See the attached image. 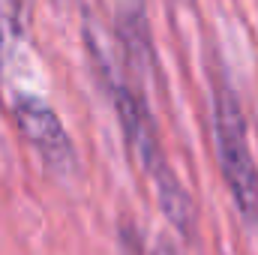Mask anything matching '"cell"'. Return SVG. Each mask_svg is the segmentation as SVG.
<instances>
[{
    "instance_id": "1",
    "label": "cell",
    "mask_w": 258,
    "mask_h": 255,
    "mask_svg": "<svg viewBox=\"0 0 258 255\" xmlns=\"http://www.w3.org/2000/svg\"><path fill=\"white\" fill-rule=\"evenodd\" d=\"M87 48H90L93 63L99 69L105 93L111 96V105L117 111V120H120V129H123V138H126V147L132 153V159L141 165V171L153 180L156 189L174 183L177 177L168 168V159L162 153V144H159V135H156V120L150 114V105H147L144 93L135 84H129L126 78L120 75V69L111 63L108 48L96 36L93 27H87Z\"/></svg>"
},
{
    "instance_id": "2",
    "label": "cell",
    "mask_w": 258,
    "mask_h": 255,
    "mask_svg": "<svg viewBox=\"0 0 258 255\" xmlns=\"http://www.w3.org/2000/svg\"><path fill=\"white\" fill-rule=\"evenodd\" d=\"M213 141L222 180L234 198L240 219L258 231V165L249 147V129L240 99L225 75L213 84Z\"/></svg>"
},
{
    "instance_id": "5",
    "label": "cell",
    "mask_w": 258,
    "mask_h": 255,
    "mask_svg": "<svg viewBox=\"0 0 258 255\" xmlns=\"http://www.w3.org/2000/svg\"><path fill=\"white\" fill-rule=\"evenodd\" d=\"M30 0H0V66L12 57L15 45L27 36Z\"/></svg>"
},
{
    "instance_id": "7",
    "label": "cell",
    "mask_w": 258,
    "mask_h": 255,
    "mask_svg": "<svg viewBox=\"0 0 258 255\" xmlns=\"http://www.w3.org/2000/svg\"><path fill=\"white\" fill-rule=\"evenodd\" d=\"M150 255H177V252H174V246H171V243H168L165 237H159V240H156V246H153V252H150Z\"/></svg>"
},
{
    "instance_id": "8",
    "label": "cell",
    "mask_w": 258,
    "mask_h": 255,
    "mask_svg": "<svg viewBox=\"0 0 258 255\" xmlns=\"http://www.w3.org/2000/svg\"><path fill=\"white\" fill-rule=\"evenodd\" d=\"M177 3H192V0H177Z\"/></svg>"
},
{
    "instance_id": "3",
    "label": "cell",
    "mask_w": 258,
    "mask_h": 255,
    "mask_svg": "<svg viewBox=\"0 0 258 255\" xmlns=\"http://www.w3.org/2000/svg\"><path fill=\"white\" fill-rule=\"evenodd\" d=\"M12 114H15V123L24 132L27 144L39 153L42 165L57 174H75L78 171V156H75V144L66 132L60 114L42 99V96H33V93H18L12 99Z\"/></svg>"
},
{
    "instance_id": "6",
    "label": "cell",
    "mask_w": 258,
    "mask_h": 255,
    "mask_svg": "<svg viewBox=\"0 0 258 255\" xmlns=\"http://www.w3.org/2000/svg\"><path fill=\"white\" fill-rule=\"evenodd\" d=\"M120 255H144L141 249V237L135 225H123L120 228Z\"/></svg>"
},
{
    "instance_id": "4",
    "label": "cell",
    "mask_w": 258,
    "mask_h": 255,
    "mask_svg": "<svg viewBox=\"0 0 258 255\" xmlns=\"http://www.w3.org/2000/svg\"><path fill=\"white\" fill-rule=\"evenodd\" d=\"M144 0H117V39L132 72L150 75L156 69V48Z\"/></svg>"
}]
</instances>
